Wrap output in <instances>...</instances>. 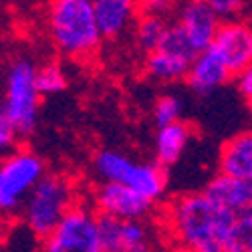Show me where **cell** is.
Here are the masks:
<instances>
[{"label":"cell","instance_id":"cell-1","mask_svg":"<svg viewBox=\"0 0 252 252\" xmlns=\"http://www.w3.org/2000/svg\"><path fill=\"white\" fill-rule=\"evenodd\" d=\"M165 220L182 250L224 252L232 236L236 214L216 206L202 192H194L172 200Z\"/></svg>","mask_w":252,"mask_h":252},{"label":"cell","instance_id":"cell-2","mask_svg":"<svg viewBox=\"0 0 252 252\" xmlns=\"http://www.w3.org/2000/svg\"><path fill=\"white\" fill-rule=\"evenodd\" d=\"M49 29L61 53L85 59L101 45L93 0H51Z\"/></svg>","mask_w":252,"mask_h":252},{"label":"cell","instance_id":"cell-3","mask_svg":"<svg viewBox=\"0 0 252 252\" xmlns=\"http://www.w3.org/2000/svg\"><path fill=\"white\" fill-rule=\"evenodd\" d=\"M75 204L77 196L71 180L59 174H45L20 210L27 232L43 240Z\"/></svg>","mask_w":252,"mask_h":252},{"label":"cell","instance_id":"cell-4","mask_svg":"<svg viewBox=\"0 0 252 252\" xmlns=\"http://www.w3.org/2000/svg\"><path fill=\"white\" fill-rule=\"evenodd\" d=\"M93 170L103 182L121 184L154 204L165 194V170L156 163H139L127 154L101 150L93 159Z\"/></svg>","mask_w":252,"mask_h":252},{"label":"cell","instance_id":"cell-5","mask_svg":"<svg viewBox=\"0 0 252 252\" xmlns=\"http://www.w3.org/2000/svg\"><path fill=\"white\" fill-rule=\"evenodd\" d=\"M45 172V161L31 150H14L0 159V216H16Z\"/></svg>","mask_w":252,"mask_h":252},{"label":"cell","instance_id":"cell-6","mask_svg":"<svg viewBox=\"0 0 252 252\" xmlns=\"http://www.w3.org/2000/svg\"><path fill=\"white\" fill-rule=\"evenodd\" d=\"M34 71L36 67L32 61L18 59L10 65L6 75V93L2 107L6 109L18 137H29L36 129L40 93L36 89Z\"/></svg>","mask_w":252,"mask_h":252},{"label":"cell","instance_id":"cell-7","mask_svg":"<svg viewBox=\"0 0 252 252\" xmlns=\"http://www.w3.org/2000/svg\"><path fill=\"white\" fill-rule=\"evenodd\" d=\"M40 252H101L99 216L89 206L77 202L61 222L40 240Z\"/></svg>","mask_w":252,"mask_h":252},{"label":"cell","instance_id":"cell-8","mask_svg":"<svg viewBox=\"0 0 252 252\" xmlns=\"http://www.w3.org/2000/svg\"><path fill=\"white\" fill-rule=\"evenodd\" d=\"M99 240L101 252H158L152 230L143 220L99 216Z\"/></svg>","mask_w":252,"mask_h":252},{"label":"cell","instance_id":"cell-9","mask_svg":"<svg viewBox=\"0 0 252 252\" xmlns=\"http://www.w3.org/2000/svg\"><path fill=\"white\" fill-rule=\"evenodd\" d=\"M99 216L113 218V220H143L150 216L154 210V202L145 200L143 196L135 194L129 188L121 184L103 182L95 194H93V206Z\"/></svg>","mask_w":252,"mask_h":252},{"label":"cell","instance_id":"cell-10","mask_svg":"<svg viewBox=\"0 0 252 252\" xmlns=\"http://www.w3.org/2000/svg\"><path fill=\"white\" fill-rule=\"evenodd\" d=\"M212 47L232 77L250 67L252 61V31L246 20H224L220 23Z\"/></svg>","mask_w":252,"mask_h":252},{"label":"cell","instance_id":"cell-11","mask_svg":"<svg viewBox=\"0 0 252 252\" xmlns=\"http://www.w3.org/2000/svg\"><path fill=\"white\" fill-rule=\"evenodd\" d=\"M176 14V25L184 31L188 43L196 53H202L212 45L222 20L204 0H178Z\"/></svg>","mask_w":252,"mask_h":252},{"label":"cell","instance_id":"cell-12","mask_svg":"<svg viewBox=\"0 0 252 252\" xmlns=\"http://www.w3.org/2000/svg\"><path fill=\"white\" fill-rule=\"evenodd\" d=\"M230 79H232V73L228 71L224 61L212 47L198 53L194 57V61L190 63V69L186 73L188 85L200 95H208V93L220 89Z\"/></svg>","mask_w":252,"mask_h":252},{"label":"cell","instance_id":"cell-13","mask_svg":"<svg viewBox=\"0 0 252 252\" xmlns=\"http://www.w3.org/2000/svg\"><path fill=\"white\" fill-rule=\"evenodd\" d=\"M208 200L216 206L228 210L232 214H240L244 210H252V182L236 180L228 176H216L208 182L206 190L202 192Z\"/></svg>","mask_w":252,"mask_h":252},{"label":"cell","instance_id":"cell-14","mask_svg":"<svg viewBox=\"0 0 252 252\" xmlns=\"http://www.w3.org/2000/svg\"><path fill=\"white\" fill-rule=\"evenodd\" d=\"M218 167H220V176L252 182V135L250 131H242L222 145Z\"/></svg>","mask_w":252,"mask_h":252},{"label":"cell","instance_id":"cell-15","mask_svg":"<svg viewBox=\"0 0 252 252\" xmlns=\"http://www.w3.org/2000/svg\"><path fill=\"white\" fill-rule=\"evenodd\" d=\"M95 20L103 38H115L131 25L137 0H93Z\"/></svg>","mask_w":252,"mask_h":252},{"label":"cell","instance_id":"cell-16","mask_svg":"<svg viewBox=\"0 0 252 252\" xmlns=\"http://www.w3.org/2000/svg\"><path fill=\"white\" fill-rule=\"evenodd\" d=\"M190 137H192V129L184 121H176L170 125H163V127H158L156 165H159L161 170L176 165L184 156L188 143H190Z\"/></svg>","mask_w":252,"mask_h":252},{"label":"cell","instance_id":"cell-17","mask_svg":"<svg viewBox=\"0 0 252 252\" xmlns=\"http://www.w3.org/2000/svg\"><path fill=\"white\" fill-rule=\"evenodd\" d=\"M190 69V61H186L182 57L170 55V53H161L154 51L145 59V73L152 79L158 81H180L186 79V73Z\"/></svg>","mask_w":252,"mask_h":252},{"label":"cell","instance_id":"cell-18","mask_svg":"<svg viewBox=\"0 0 252 252\" xmlns=\"http://www.w3.org/2000/svg\"><path fill=\"white\" fill-rule=\"evenodd\" d=\"M165 18L159 16H148V14H139L137 23H135V43L141 51L145 53H154L161 40V34L165 31Z\"/></svg>","mask_w":252,"mask_h":252},{"label":"cell","instance_id":"cell-19","mask_svg":"<svg viewBox=\"0 0 252 252\" xmlns=\"http://www.w3.org/2000/svg\"><path fill=\"white\" fill-rule=\"evenodd\" d=\"M156 51H161V53H170V55H176V57H182L186 61H194V57L198 55L192 45L188 43V38L184 34V31L176 25V23H170L165 25V31L161 34V40Z\"/></svg>","mask_w":252,"mask_h":252},{"label":"cell","instance_id":"cell-20","mask_svg":"<svg viewBox=\"0 0 252 252\" xmlns=\"http://www.w3.org/2000/svg\"><path fill=\"white\" fill-rule=\"evenodd\" d=\"M34 81H36V89H38L40 97L61 93L67 87V75L57 63H47V65L38 67L34 71Z\"/></svg>","mask_w":252,"mask_h":252},{"label":"cell","instance_id":"cell-21","mask_svg":"<svg viewBox=\"0 0 252 252\" xmlns=\"http://www.w3.org/2000/svg\"><path fill=\"white\" fill-rule=\"evenodd\" d=\"M224 252H252V210L236 214L232 236Z\"/></svg>","mask_w":252,"mask_h":252},{"label":"cell","instance_id":"cell-22","mask_svg":"<svg viewBox=\"0 0 252 252\" xmlns=\"http://www.w3.org/2000/svg\"><path fill=\"white\" fill-rule=\"evenodd\" d=\"M182 111H184V103L180 97L161 95L154 105V121L158 127H163V125L182 121Z\"/></svg>","mask_w":252,"mask_h":252},{"label":"cell","instance_id":"cell-23","mask_svg":"<svg viewBox=\"0 0 252 252\" xmlns=\"http://www.w3.org/2000/svg\"><path fill=\"white\" fill-rule=\"evenodd\" d=\"M16 129L6 113V109L2 107L0 103V154H10L14 152V145H16Z\"/></svg>","mask_w":252,"mask_h":252},{"label":"cell","instance_id":"cell-24","mask_svg":"<svg viewBox=\"0 0 252 252\" xmlns=\"http://www.w3.org/2000/svg\"><path fill=\"white\" fill-rule=\"evenodd\" d=\"M204 2L218 14L220 20H236V16L246 6V0H204Z\"/></svg>","mask_w":252,"mask_h":252},{"label":"cell","instance_id":"cell-25","mask_svg":"<svg viewBox=\"0 0 252 252\" xmlns=\"http://www.w3.org/2000/svg\"><path fill=\"white\" fill-rule=\"evenodd\" d=\"M176 4L178 0H137V10L139 14L163 18L167 12L176 10Z\"/></svg>","mask_w":252,"mask_h":252},{"label":"cell","instance_id":"cell-26","mask_svg":"<svg viewBox=\"0 0 252 252\" xmlns=\"http://www.w3.org/2000/svg\"><path fill=\"white\" fill-rule=\"evenodd\" d=\"M234 77H236V89H238V93L244 99H250V95H252V71H250V67L240 71V73H236Z\"/></svg>","mask_w":252,"mask_h":252},{"label":"cell","instance_id":"cell-27","mask_svg":"<svg viewBox=\"0 0 252 252\" xmlns=\"http://www.w3.org/2000/svg\"><path fill=\"white\" fill-rule=\"evenodd\" d=\"M6 252H40V250H38V246L34 248V246H31V244H27V246H23V244H16V246L10 244Z\"/></svg>","mask_w":252,"mask_h":252},{"label":"cell","instance_id":"cell-28","mask_svg":"<svg viewBox=\"0 0 252 252\" xmlns=\"http://www.w3.org/2000/svg\"><path fill=\"white\" fill-rule=\"evenodd\" d=\"M182 252H196V250H182Z\"/></svg>","mask_w":252,"mask_h":252}]
</instances>
